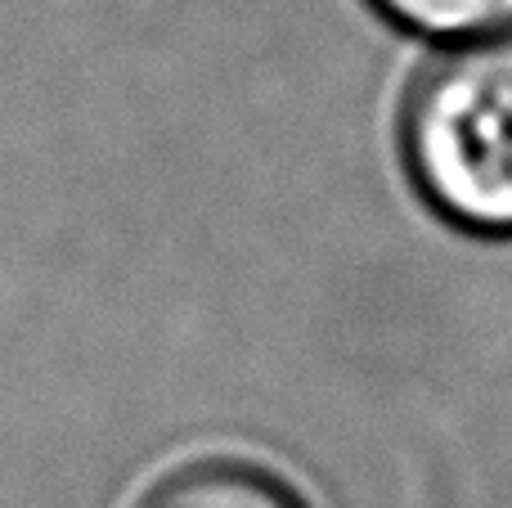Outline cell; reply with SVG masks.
<instances>
[{"mask_svg": "<svg viewBox=\"0 0 512 508\" xmlns=\"http://www.w3.org/2000/svg\"><path fill=\"white\" fill-rule=\"evenodd\" d=\"M135 508H310L288 477L234 455H207L162 473Z\"/></svg>", "mask_w": 512, "mask_h": 508, "instance_id": "7a4b0ae2", "label": "cell"}, {"mask_svg": "<svg viewBox=\"0 0 512 508\" xmlns=\"http://www.w3.org/2000/svg\"><path fill=\"white\" fill-rule=\"evenodd\" d=\"M396 149L418 203L472 239H512V32L441 45L400 95Z\"/></svg>", "mask_w": 512, "mask_h": 508, "instance_id": "6da1fadb", "label": "cell"}, {"mask_svg": "<svg viewBox=\"0 0 512 508\" xmlns=\"http://www.w3.org/2000/svg\"><path fill=\"white\" fill-rule=\"evenodd\" d=\"M382 23L436 45L486 41L512 32V0H364Z\"/></svg>", "mask_w": 512, "mask_h": 508, "instance_id": "3957f363", "label": "cell"}]
</instances>
